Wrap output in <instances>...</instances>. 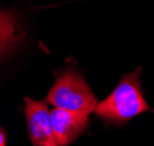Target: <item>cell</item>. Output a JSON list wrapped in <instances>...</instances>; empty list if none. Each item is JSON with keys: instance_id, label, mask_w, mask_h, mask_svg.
I'll return each instance as SVG.
<instances>
[{"instance_id": "obj_1", "label": "cell", "mask_w": 154, "mask_h": 146, "mask_svg": "<svg viewBox=\"0 0 154 146\" xmlns=\"http://www.w3.org/2000/svg\"><path fill=\"white\" fill-rule=\"evenodd\" d=\"M140 67L123 79L114 92L94 108L95 114L108 123H125L130 118L151 110L141 92L139 74Z\"/></svg>"}, {"instance_id": "obj_2", "label": "cell", "mask_w": 154, "mask_h": 146, "mask_svg": "<svg viewBox=\"0 0 154 146\" xmlns=\"http://www.w3.org/2000/svg\"><path fill=\"white\" fill-rule=\"evenodd\" d=\"M46 102L56 108L89 115L97 101L84 78L77 71L67 69L57 78L46 96Z\"/></svg>"}, {"instance_id": "obj_3", "label": "cell", "mask_w": 154, "mask_h": 146, "mask_svg": "<svg viewBox=\"0 0 154 146\" xmlns=\"http://www.w3.org/2000/svg\"><path fill=\"white\" fill-rule=\"evenodd\" d=\"M26 118L32 146H57L45 102L26 99Z\"/></svg>"}, {"instance_id": "obj_4", "label": "cell", "mask_w": 154, "mask_h": 146, "mask_svg": "<svg viewBox=\"0 0 154 146\" xmlns=\"http://www.w3.org/2000/svg\"><path fill=\"white\" fill-rule=\"evenodd\" d=\"M57 146H67L79 137L89 124L88 115L54 108L50 113Z\"/></svg>"}, {"instance_id": "obj_5", "label": "cell", "mask_w": 154, "mask_h": 146, "mask_svg": "<svg viewBox=\"0 0 154 146\" xmlns=\"http://www.w3.org/2000/svg\"><path fill=\"white\" fill-rule=\"evenodd\" d=\"M22 37L16 16L13 13L0 12V54L15 46Z\"/></svg>"}, {"instance_id": "obj_6", "label": "cell", "mask_w": 154, "mask_h": 146, "mask_svg": "<svg viewBox=\"0 0 154 146\" xmlns=\"http://www.w3.org/2000/svg\"><path fill=\"white\" fill-rule=\"evenodd\" d=\"M0 146H6V135L2 130H0Z\"/></svg>"}]
</instances>
